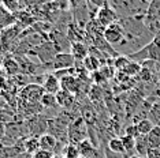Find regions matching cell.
Wrapping results in <instances>:
<instances>
[{"instance_id": "1", "label": "cell", "mask_w": 160, "mask_h": 158, "mask_svg": "<svg viewBox=\"0 0 160 158\" xmlns=\"http://www.w3.org/2000/svg\"><path fill=\"white\" fill-rule=\"evenodd\" d=\"M67 136H68V143H74L78 145L79 142L88 139L89 130L88 124L85 123L82 117H77L74 121H71L67 128Z\"/></svg>"}, {"instance_id": "2", "label": "cell", "mask_w": 160, "mask_h": 158, "mask_svg": "<svg viewBox=\"0 0 160 158\" xmlns=\"http://www.w3.org/2000/svg\"><path fill=\"white\" fill-rule=\"evenodd\" d=\"M103 37L111 46L126 44V31H125V29H123V26H122L121 21L112 23L111 26L105 27Z\"/></svg>"}, {"instance_id": "3", "label": "cell", "mask_w": 160, "mask_h": 158, "mask_svg": "<svg viewBox=\"0 0 160 158\" xmlns=\"http://www.w3.org/2000/svg\"><path fill=\"white\" fill-rule=\"evenodd\" d=\"M44 89L41 85L30 83L22 87L19 93V102L22 104H41V98L44 95Z\"/></svg>"}, {"instance_id": "4", "label": "cell", "mask_w": 160, "mask_h": 158, "mask_svg": "<svg viewBox=\"0 0 160 158\" xmlns=\"http://www.w3.org/2000/svg\"><path fill=\"white\" fill-rule=\"evenodd\" d=\"M96 21L103 27H108V26H111L112 23L119 21V14L116 12V10H114L111 6H105L97 11Z\"/></svg>"}, {"instance_id": "5", "label": "cell", "mask_w": 160, "mask_h": 158, "mask_svg": "<svg viewBox=\"0 0 160 158\" xmlns=\"http://www.w3.org/2000/svg\"><path fill=\"white\" fill-rule=\"evenodd\" d=\"M75 66V59L72 57V55L70 52H60L58 53L53 59L52 64H51V68L55 71H60V70H70Z\"/></svg>"}, {"instance_id": "6", "label": "cell", "mask_w": 160, "mask_h": 158, "mask_svg": "<svg viewBox=\"0 0 160 158\" xmlns=\"http://www.w3.org/2000/svg\"><path fill=\"white\" fill-rule=\"evenodd\" d=\"M60 81V89L62 90H66L68 93H72V94L77 95L79 90H81L82 82L79 81V78L77 75H67V77H63Z\"/></svg>"}, {"instance_id": "7", "label": "cell", "mask_w": 160, "mask_h": 158, "mask_svg": "<svg viewBox=\"0 0 160 158\" xmlns=\"http://www.w3.org/2000/svg\"><path fill=\"white\" fill-rule=\"evenodd\" d=\"M66 34L71 44L74 42H85L86 41V31L85 29H82L81 26H78L77 23H74V21L68 25L66 29Z\"/></svg>"}, {"instance_id": "8", "label": "cell", "mask_w": 160, "mask_h": 158, "mask_svg": "<svg viewBox=\"0 0 160 158\" xmlns=\"http://www.w3.org/2000/svg\"><path fill=\"white\" fill-rule=\"evenodd\" d=\"M14 16H15V25H18L21 29L32 27L37 22L36 16L30 11H28V10H18V11L14 12Z\"/></svg>"}, {"instance_id": "9", "label": "cell", "mask_w": 160, "mask_h": 158, "mask_svg": "<svg viewBox=\"0 0 160 158\" xmlns=\"http://www.w3.org/2000/svg\"><path fill=\"white\" fill-rule=\"evenodd\" d=\"M42 89H44L45 93H49V94H58L62 89H60V81L59 78L56 77L55 74H47L45 75V79L42 82Z\"/></svg>"}, {"instance_id": "10", "label": "cell", "mask_w": 160, "mask_h": 158, "mask_svg": "<svg viewBox=\"0 0 160 158\" xmlns=\"http://www.w3.org/2000/svg\"><path fill=\"white\" fill-rule=\"evenodd\" d=\"M3 68H4V72L8 75V77H17L18 74L21 72V67L19 63H18L15 55H8L4 57V62H3Z\"/></svg>"}, {"instance_id": "11", "label": "cell", "mask_w": 160, "mask_h": 158, "mask_svg": "<svg viewBox=\"0 0 160 158\" xmlns=\"http://www.w3.org/2000/svg\"><path fill=\"white\" fill-rule=\"evenodd\" d=\"M70 53L75 59V62H83L89 56V46L86 42H74L71 44Z\"/></svg>"}, {"instance_id": "12", "label": "cell", "mask_w": 160, "mask_h": 158, "mask_svg": "<svg viewBox=\"0 0 160 158\" xmlns=\"http://www.w3.org/2000/svg\"><path fill=\"white\" fill-rule=\"evenodd\" d=\"M56 102L62 109L68 110V109H71L72 105L75 104V94L68 93L66 90H60L56 94Z\"/></svg>"}, {"instance_id": "13", "label": "cell", "mask_w": 160, "mask_h": 158, "mask_svg": "<svg viewBox=\"0 0 160 158\" xmlns=\"http://www.w3.org/2000/svg\"><path fill=\"white\" fill-rule=\"evenodd\" d=\"M15 25V16L6 6L0 4V29H7Z\"/></svg>"}, {"instance_id": "14", "label": "cell", "mask_w": 160, "mask_h": 158, "mask_svg": "<svg viewBox=\"0 0 160 158\" xmlns=\"http://www.w3.org/2000/svg\"><path fill=\"white\" fill-rule=\"evenodd\" d=\"M77 146L79 149V154L85 158H93L94 156H96V153L99 151V149H96L89 139H85V141L79 142Z\"/></svg>"}, {"instance_id": "15", "label": "cell", "mask_w": 160, "mask_h": 158, "mask_svg": "<svg viewBox=\"0 0 160 158\" xmlns=\"http://www.w3.org/2000/svg\"><path fill=\"white\" fill-rule=\"evenodd\" d=\"M108 150L114 154H119V156H125L126 157V149L125 145L122 142V138H118V136H114L108 141Z\"/></svg>"}, {"instance_id": "16", "label": "cell", "mask_w": 160, "mask_h": 158, "mask_svg": "<svg viewBox=\"0 0 160 158\" xmlns=\"http://www.w3.org/2000/svg\"><path fill=\"white\" fill-rule=\"evenodd\" d=\"M82 64H83V68L90 74L96 72V71H99L100 68L103 67V63L100 62V59H97L96 56L90 55V53H89V56L82 62Z\"/></svg>"}, {"instance_id": "17", "label": "cell", "mask_w": 160, "mask_h": 158, "mask_svg": "<svg viewBox=\"0 0 160 158\" xmlns=\"http://www.w3.org/2000/svg\"><path fill=\"white\" fill-rule=\"evenodd\" d=\"M148 150H149L148 135H140L136 139V154L141 157H147Z\"/></svg>"}, {"instance_id": "18", "label": "cell", "mask_w": 160, "mask_h": 158, "mask_svg": "<svg viewBox=\"0 0 160 158\" xmlns=\"http://www.w3.org/2000/svg\"><path fill=\"white\" fill-rule=\"evenodd\" d=\"M40 136H29L23 141V149H25V153L30 154V156H33V154L37 151L40 149Z\"/></svg>"}, {"instance_id": "19", "label": "cell", "mask_w": 160, "mask_h": 158, "mask_svg": "<svg viewBox=\"0 0 160 158\" xmlns=\"http://www.w3.org/2000/svg\"><path fill=\"white\" fill-rule=\"evenodd\" d=\"M148 143L149 149H160V127L155 125L153 130L148 135Z\"/></svg>"}, {"instance_id": "20", "label": "cell", "mask_w": 160, "mask_h": 158, "mask_svg": "<svg viewBox=\"0 0 160 158\" xmlns=\"http://www.w3.org/2000/svg\"><path fill=\"white\" fill-rule=\"evenodd\" d=\"M86 3H88L90 15H92L93 19L96 18V14L100 8H103L105 6H110V0H86Z\"/></svg>"}, {"instance_id": "21", "label": "cell", "mask_w": 160, "mask_h": 158, "mask_svg": "<svg viewBox=\"0 0 160 158\" xmlns=\"http://www.w3.org/2000/svg\"><path fill=\"white\" fill-rule=\"evenodd\" d=\"M122 142H123L125 149H126V158L136 156V139L132 138V136H129V135H123Z\"/></svg>"}, {"instance_id": "22", "label": "cell", "mask_w": 160, "mask_h": 158, "mask_svg": "<svg viewBox=\"0 0 160 158\" xmlns=\"http://www.w3.org/2000/svg\"><path fill=\"white\" fill-rule=\"evenodd\" d=\"M142 70V64L141 63H137V62H130L127 66L125 67V70L122 71L123 74H126L129 78H133V77H138Z\"/></svg>"}, {"instance_id": "23", "label": "cell", "mask_w": 160, "mask_h": 158, "mask_svg": "<svg viewBox=\"0 0 160 158\" xmlns=\"http://www.w3.org/2000/svg\"><path fill=\"white\" fill-rule=\"evenodd\" d=\"M136 125H137V130L140 135H149V132L153 130V127H155V124L149 118H142Z\"/></svg>"}, {"instance_id": "24", "label": "cell", "mask_w": 160, "mask_h": 158, "mask_svg": "<svg viewBox=\"0 0 160 158\" xmlns=\"http://www.w3.org/2000/svg\"><path fill=\"white\" fill-rule=\"evenodd\" d=\"M62 154H63L66 158H79L81 157L78 146L74 145V143H67V145L64 146V150Z\"/></svg>"}, {"instance_id": "25", "label": "cell", "mask_w": 160, "mask_h": 158, "mask_svg": "<svg viewBox=\"0 0 160 158\" xmlns=\"http://www.w3.org/2000/svg\"><path fill=\"white\" fill-rule=\"evenodd\" d=\"M41 105L42 108H56L59 106L56 102V95L55 94H49V93H44L41 98Z\"/></svg>"}, {"instance_id": "26", "label": "cell", "mask_w": 160, "mask_h": 158, "mask_svg": "<svg viewBox=\"0 0 160 158\" xmlns=\"http://www.w3.org/2000/svg\"><path fill=\"white\" fill-rule=\"evenodd\" d=\"M130 62H132V60L127 57V55H126V56H118V57L115 59V68H116L118 71H123V70H125V67H126Z\"/></svg>"}, {"instance_id": "27", "label": "cell", "mask_w": 160, "mask_h": 158, "mask_svg": "<svg viewBox=\"0 0 160 158\" xmlns=\"http://www.w3.org/2000/svg\"><path fill=\"white\" fill-rule=\"evenodd\" d=\"M53 154L52 151H48V150H44V149H38L37 151L33 154V158H53Z\"/></svg>"}, {"instance_id": "28", "label": "cell", "mask_w": 160, "mask_h": 158, "mask_svg": "<svg viewBox=\"0 0 160 158\" xmlns=\"http://www.w3.org/2000/svg\"><path fill=\"white\" fill-rule=\"evenodd\" d=\"M125 135H129V136H132V138L137 139L138 136H140V134H138V130H137V125L136 124L129 125V127L126 128V131H125Z\"/></svg>"}, {"instance_id": "29", "label": "cell", "mask_w": 160, "mask_h": 158, "mask_svg": "<svg viewBox=\"0 0 160 158\" xmlns=\"http://www.w3.org/2000/svg\"><path fill=\"white\" fill-rule=\"evenodd\" d=\"M147 158H160V149H149Z\"/></svg>"}, {"instance_id": "30", "label": "cell", "mask_w": 160, "mask_h": 158, "mask_svg": "<svg viewBox=\"0 0 160 158\" xmlns=\"http://www.w3.org/2000/svg\"><path fill=\"white\" fill-rule=\"evenodd\" d=\"M86 0H68V3H70V8L71 10H74V8H77V7H79L82 4V3H85Z\"/></svg>"}, {"instance_id": "31", "label": "cell", "mask_w": 160, "mask_h": 158, "mask_svg": "<svg viewBox=\"0 0 160 158\" xmlns=\"http://www.w3.org/2000/svg\"><path fill=\"white\" fill-rule=\"evenodd\" d=\"M4 136H6V124L0 123V143L4 139Z\"/></svg>"}, {"instance_id": "32", "label": "cell", "mask_w": 160, "mask_h": 158, "mask_svg": "<svg viewBox=\"0 0 160 158\" xmlns=\"http://www.w3.org/2000/svg\"><path fill=\"white\" fill-rule=\"evenodd\" d=\"M4 57H6V56H3L2 51H0V66H3V62H4Z\"/></svg>"}, {"instance_id": "33", "label": "cell", "mask_w": 160, "mask_h": 158, "mask_svg": "<svg viewBox=\"0 0 160 158\" xmlns=\"http://www.w3.org/2000/svg\"><path fill=\"white\" fill-rule=\"evenodd\" d=\"M53 158H66L63 156V154H55V156H53Z\"/></svg>"}, {"instance_id": "34", "label": "cell", "mask_w": 160, "mask_h": 158, "mask_svg": "<svg viewBox=\"0 0 160 158\" xmlns=\"http://www.w3.org/2000/svg\"><path fill=\"white\" fill-rule=\"evenodd\" d=\"M130 158H147V157H141V156H137V154H136V156H133V157H130Z\"/></svg>"}, {"instance_id": "35", "label": "cell", "mask_w": 160, "mask_h": 158, "mask_svg": "<svg viewBox=\"0 0 160 158\" xmlns=\"http://www.w3.org/2000/svg\"><path fill=\"white\" fill-rule=\"evenodd\" d=\"M145 2H148V3H151V2H152V0H145Z\"/></svg>"}, {"instance_id": "36", "label": "cell", "mask_w": 160, "mask_h": 158, "mask_svg": "<svg viewBox=\"0 0 160 158\" xmlns=\"http://www.w3.org/2000/svg\"><path fill=\"white\" fill-rule=\"evenodd\" d=\"M79 158H85V157H82V156H81V157H79Z\"/></svg>"}]
</instances>
